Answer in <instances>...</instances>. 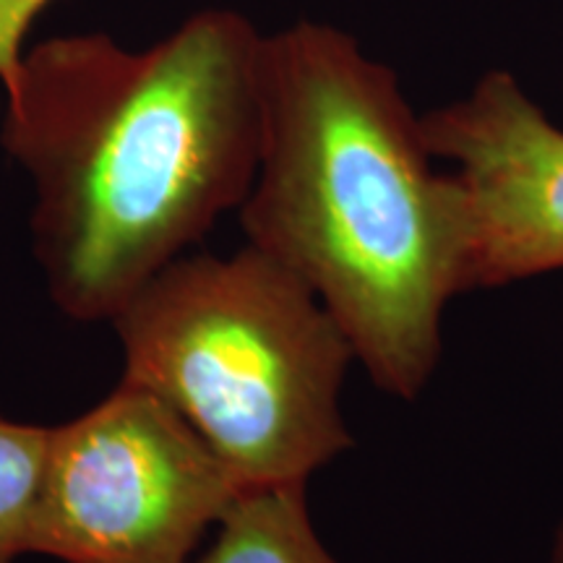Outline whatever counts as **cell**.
I'll return each mask as SVG.
<instances>
[{"label": "cell", "mask_w": 563, "mask_h": 563, "mask_svg": "<svg viewBox=\"0 0 563 563\" xmlns=\"http://www.w3.org/2000/svg\"><path fill=\"white\" fill-rule=\"evenodd\" d=\"M422 133L467 196V292L563 269V129L509 70L426 112Z\"/></svg>", "instance_id": "obj_5"}, {"label": "cell", "mask_w": 563, "mask_h": 563, "mask_svg": "<svg viewBox=\"0 0 563 563\" xmlns=\"http://www.w3.org/2000/svg\"><path fill=\"white\" fill-rule=\"evenodd\" d=\"M308 483L243 490L191 563H340L316 532Z\"/></svg>", "instance_id": "obj_6"}, {"label": "cell", "mask_w": 563, "mask_h": 563, "mask_svg": "<svg viewBox=\"0 0 563 563\" xmlns=\"http://www.w3.org/2000/svg\"><path fill=\"white\" fill-rule=\"evenodd\" d=\"M47 446L51 426L0 415V563H16L30 553Z\"/></svg>", "instance_id": "obj_7"}, {"label": "cell", "mask_w": 563, "mask_h": 563, "mask_svg": "<svg viewBox=\"0 0 563 563\" xmlns=\"http://www.w3.org/2000/svg\"><path fill=\"white\" fill-rule=\"evenodd\" d=\"M249 245L311 287L373 386L415 402L467 292V196L441 173L397 74L321 21L266 34Z\"/></svg>", "instance_id": "obj_2"}, {"label": "cell", "mask_w": 563, "mask_h": 563, "mask_svg": "<svg viewBox=\"0 0 563 563\" xmlns=\"http://www.w3.org/2000/svg\"><path fill=\"white\" fill-rule=\"evenodd\" d=\"M110 323L123 382L183 415L243 490L308 483L355 446L340 407L357 363L347 334L253 245L183 253Z\"/></svg>", "instance_id": "obj_3"}, {"label": "cell", "mask_w": 563, "mask_h": 563, "mask_svg": "<svg viewBox=\"0 0 563 563\" xmlns=\"http://www.w3.org/2000/svg\"><path fill=\"white\" fill-rule=\"evenodd\" d=\"M266 34L230 9L150 47L104 32L26 45L0 84V144L32 186V253L74 321H112L256 178Z\"/></svg>", "instance_id": "obj_1"}, {"label": "cell", "mask_w": 563, "mask_h": 563, "mask_svg": "<svg viewBox=\"0 0 563 563\" xmlns=\"http://www.w3.org/2000/svg\"><path fill=\"white\" fill-rule=\"evenodd\" d=\"M553 563H563V522L555 530V540H553Z\"/></svg>", "instance_id": "obj_9"}, {"label": "cell", "mask_w": 563, "mask_h": 563, "mask_svg": "<svg viewBox=\"0 0 563 563\" xmlns=\"http://www.w3.org/2000/svg\"><path fill=\"white\" fill-rule=\"evenodd\" d=\"M53 0H0V84L16 66V60L30 45L34 21L45 13Z\"/></svg>", "instance_id": "obj_8"}, {"label": "cell", "mask_w": 563, "mask_h": 563, "mask_svg": "<svg viewBox=\"0 0 563 563\" xmlns=\"http://www.w3.org/2000/svg\"><path fill=\"white\" fill-rule=\"evenodd\" d=\"M243 488L209 443L123 382L51 426L30 553L63 563H191Z\"/></svg>", "instance_id": "obj_4"}]
</instances>
